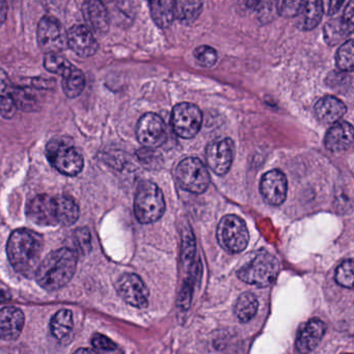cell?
<instances>
[{
  "label": "cell",
  "mask_w": 354,
  "mask_h": 354,
  "mask_svg": "<svg viewBox=\"0 0 354 354\" xmlns=\"http://www.w3.org/2000/svg\"><path fill=\"white\" fill-rule=\"evenodd\" d=\"M304 5V1H279L277 3V12L283 17H297Z\"/></svg>",
  "instance_id": "obj_33"
},
{
  "label": "cell",
  "mask_w": 354,
  "mask_h": 354,
  "mask_svg": "<svg viewBox=\"0 0 354 354\" xmlns=\"http://www.w3.org/2000/svg\"><path fill=\"white\" fill-rule=\"evenodd\" d=\"M326 326L318 318L310 319L298 331L296 337V349L299 353L308 354L320 343Z\"/></svg>",
  "instance_id": "obj_16"
},
{
  "label": "cell",
  "mask_w": 354,
  "mask_h": 354,
  "mask_svg": "<svg viewBox=\"0 0 354 354\" xmlns=\"http://www.w3.org/2000/svg\"><path fill=\"white\" fill-rule=\"evenodd\" d=\"M78 252L73 248H63L50 252L37 270V283L47 291H55L67 285L77 268Z\"/></svg>",
  "instance_id": "obj_3"
},
{
  "label": "cell",
  "mask_w": 354,
  "mask_h": 354,
  "mask_svg": "<svg viewBox=\"0 0 354 354\" xmlns=\"http://www.w3.org/2000/svg\"><path fill=\"white\" fill-rule=\"evenodd\" d=\"M72 64L59 53H48L44 59V67L50 73L63 75Z\"/></svg>",
  "instance_id": "obj_30"
},
{
  "label": "cell",
  "mask_w": 354,
  "mask_h": 354,
  "mask_svg": "<svg viewBox=\"0 0 354 354\" xmlns=\"http://www.w3.org/2000/svg\"><path fill=\"white\" fill-rule=\"evenodd\" d=\"M202 9L203 3L201 1H175L176 20H180L186 24H192L198 17Z\"/></svg>",
  "instance_id": "obj_27"
},
{
  "label": "cell",
  "mask_w": 354,
  "mask_h": 354,
  "mask_svg": "<svg viewBox=\"0 0 354 354\" xmlns=\"http://www.w3.org/2000/svg\"><path fill=\"white\" fill-rule=\"evenodd\" d=\"M14 88L15 86L12 84L7 72L0 68V98L11 96Z\"/></svg>",
  "instance_id": "obj_38"
},
{
  "label": "cell",
  "mask_w": 354,
  "mask_h": 354,
  "mask_svg": "<svg viewBox=\"0 0 354 354\" xmlns=\"http://www.w3.org/2000/svg\"><path fill=\"white\" fill-rule=\"evenodd\" d=\"M353 127L348 122H337L333 124L326 136L325 147L333 153L343 152L352 146L353 142Z\"/></svg>",
  "instance_id": "obj_18"
},
{
  "label": "cell",
  "mask_w": 354,
  "mask_h": 354,
  "mask_svg": "<svg viewBox=\"0 0 354 354\" xmlns=\"http://www.w3.org/2000/svg\"><path fill=\"white\" fill-rule=\"evenodd\" d=\"M38 44L46 55L59 53L68 47L67 32L55 17H43L38 26Z\"/></svg>",
  "instance_id": "obj_10"
},
{
  "label": "cell",
  "mask_w": 354,
  "mask_h": 354,
  "mask_svg": "<svg viewBox=\"0 0 354 354\" xmlns=\"http://www.w3.org/2000/svg\"><path fill=\"white\" fill-rule=\"evenodd\" d=\"M18 109L16 106L15 101L11 96L1 98L0 101V113L6 119H12L17 113Z\"/></svg>",
  "instance_id": "obj_37"
},
{
  "label": "cell",
  "mask_w": 354,
  "mask_h": 354,
  "mask_svg": "<svg viewBox=\"0 0 354 354\" xmlns=\"http://www.w3.org/2000/svg\"><path fill=\"white\" fill-rule=\"evenodd\" d=\"M151 15L155 24L161 28H167L176 20L175 1L171 0H157L151 1Z\"/></svg>",
  "instance_id": "obj_22"
},
{
  "label": "cell",
  "mask_w": 354,
  "mask_h": 354,
  "mask_svg": "<svg viewBox=\"0 0 354 354\" xmlns=\"http://www.w3.org/2000/svg\"><path fill=\"white\" fill-rule=\"evenodd\" d=\"M62 88L68 98L73 99L80 96L84 92L86 86V77L82 70L77 69L73 65L62 75Z\"/></svg>",
  "instance_id": "obj_23"
},
{
  "label": "cell",
  "mask_w": 354,
  "mask_h": 354,
  "mask_svg": "<svg viewBox=\"0 0 354 354\" xmlns=\"http://www.w3.org/2000/svg\"><path fill=\"white\" fill-rule=\"evenodd\" d=\"M8 16V3L6 1H0V26L5 24Z\"/></svg>",
  "instance_id": "obj_40"
},
{
  "label": "cell",
  "mask_w": 354,
  "mask_h": 354,
  "mask_svg": "<svg viewBox=\"0 0 354 354\" xmlns=\"http://www.w3.org/2000/svg\"><path fill=\"white\" fill-rule=\"evenodd\" d=\"M322 3L323 11L327 15H333V14L337 13L341 9L342 6L344 5L343 1H326V3Z\"/></svg>",
  "instance_id": "obj_39"
},
{
  "label": "cell",
  "mask_w": 354,
  "mask_h": 354,
  "mask_svg": "<svg viewBox=\"0 0 354 354\" xmlns=\"http://www.w3.org/2000/svg\"><path fill=\"white\" fill-rule=\"evenodd\" d=\"M74 241L77 244L78 250L86 252L91 250V234L88 230L80 227L74 232Z\"/></svg>",
  "instance_id": "obj_35"
},
{
  "label": "cell",
  "mask_w": 354,
  "mask_h": 354,
  "mask_svg": "<svg viewBox=\"0 0 354 354\" xmlns=\"http://www.w3.org/2000/svg\"><path fill=\"white\" fill-rule=\"evenodd\" d=\"M82 13L88 24L86 28L91 32H105L109 30V12L100 1H86L82 6Z\"/></svg>",
  "instance_id": "obj_19"
},
{
  "label": "cell",
  "mask_w": 354,
  "mask_h": 354,
  "mask_svg": "<svg viewBox=\"0 0 354 354\" xmlns=\"http://www.w3.org/2000/svg\"><path fill=\"white\" fill-rule=\"evenodd\" d=\"M136 136L138 142L146 149L159 148L167 142V133L165 122L155 113H149L142 115L136 126Z\"/></svg>",
  "instance_id": "obj_11"
},
{
  "label": "cell",
  "mask_w": 354,
  "mask_h": 354,
  "mask_svg": "<svg viewBox=\"0 0 354 354\" xmlns=\"http://www.w3.org/2000/svg\"><path fill=\"white\" fill-rule=\"evenodd\" d=\"M261 194L265 202L279 206L287 198L288 182L285 174L279 169L267 171L260 183Z\"/></svg>",
  "instance_id": "obj_14"
},
{
  "label": "cell",
  "mask_w": 354,
  "mask_h": 354,
  "mask_svg": "<svg viewBox=\"0 0 354 354\" xmlns=\"http://www.w3.org/2000/svg\"><path fill=\"white\" fill-rule=\"evenodd\" d=\"M165 201L160 188L151 181L138 185L134 200V213L140 223L148 225L160 219L165 214Z\"/></svg>",
  "instance_id": "obj_6"
},
{
  "label": "cell",
  "mask_w": 354,
  "mask_h": 354,
  "mask_svg": "<svg viewBox=\"0 0 354 354\" xmlns=\"http://www.w3.org/2000/svg\"><path fill=\"white\" fill-rule=\"evenodd\" d=\"M68 47L82 57H93L98 50V42L86 26H74L67 32Z\"/></svg>",
  "instance_id": "obj_15"
},
{
  "label": "cell",
  "mask_w": 354,
  "mask_h": 354,
  "mask_svg": "<svg viewBox=\"0 0 354 354\" xmlns=\"http://www.w3.org/2000/svg\"><path fill=\"white\" fill-rule=\"evenodd\" d=\"M335 281L342 287H353V262L351 259L344 261L335 271Z\"/></svg>",
  "instance_id": "obj_31"
},
{
  "label": "cell",
  "mask_w": 354,
  "mask_h": 354,
  "mask_svg": "<svg viewBox=\"0 0 354 354\" xmlns=\"http://www.w3.org/2000/svg\"><path fill=\"white\" fill-rule=\"evenodd\" d=\"M73 325V315L71 310H61L51 319L50 330L53 337L57 339H63L71 333Z\"/></svg>",
  "instance_id": "obj_26"
},
{
  "label": "cell",
  "mask_w": 354,
  "mask_h": 354,
  "mask_svg": "<svg viewBox=\"0 0 354 354\" xmlns=\"http://www.w3.org/2000/svg\"><path fill=\"white\" fill-rule=\"evenodd\" d=\"M42 250V236L32 230H16L8 241L10 263L24 277H35L41 263Z\"/></svg>",
  "instance_id": "obj_2"
},
{
  "label": "cell",
  "mask_w": 354,
  "mask_h": 354,
  "mask_svg": "<svg viewBox=\"0 0 354 354\" xmlns=\"http://www.w3.org/2000/svg\"><path fill=\"white\" fill-rule=\"evenodd\" d=\"M346 113V106L341 100L333 96H325L315 105V113L322 123L335 124Z\"/></svg>",
  "instance_id": "obj_20"
},
{
  "label": "cell",
  "mask_w": 354,
  "mask_h": 354,
  "mask_svg": "<svg viewBox=\"0 0 354 354\" xmlns=\"http://www.w3.org/2000/svg\"><path fill=\"white\" fill-rule=\"evenodd\" d=\"M335 203L339 209L347 210L348 208H351V189L348 190L347 185L337 188V192H335Z\"/></svg>",
  "instance_id": "obj_34"
},
{
  "label": "cell",
  "mask_w": 354,
  "mask_h": 354,
  "mask_svg": "<svg viewBox=\"0 0 354 354\" xmlns=\"http://www.w3.org/2000/svg\"><path fill=\"white\" fill-rule=\"evenodd\" d=\"M117 291L124 301L138 308L148 306L149 290L144 281L134 273H125L117 283Z\"/></svg>",
  "instance_id": "obj_12"
},
{
  "label": "cell",
  "mask_w": 354,
  "mask_h": 354,
  "mask_svg": "<svg viewBox=\"0 0 354 354\" xmlns=\"http://www.w3.org/2000/svg\"><path fill=\"white\" fill-rule=\"evenodd\" d=\"M46 155L51 165L65 176L74 177L84 169V157L71 138L57 136L47 145Z\"/></svg>",
  "instance_id": "obj_5"
},
{
  "label": "cell",
  "mask_w": 354,
  "mask_h": 354,
  "mask_svg": "<svg viewBox=\"0 0 354 354\" xmlns=\"http://www.w3.org/2000/svg\"><path fill=\"white\" fill-rule=\"evenodd\" d=\"M344 354H352V353H344Z\"/></svg>",
  "instance_id": "obj_42"
},
{
  "label": "cell",
  "mask_w": 354,
  "mask_h": 354,
  "mask_svg": "<svg viewBox=\"0 0 354 354\" xmlns=\"http://www.w3.org/2000/svg\"><path fill=\"white\" fill-rule=\"evenodd\" d=\"M353 32V24L344 19L343 17L333 19L327 22L324 26V39L327 44H339L343 41H347V38L352 36Z\"/></svg>",
  "instance_id": "obj_21"
},
{
  "label": "cell",
  "mask_w": 354,
  "mask_h": 354,
  "mask_svg": "<svg viewBox=\"0 0 354 354\" xmlns=\"http://www.w3.org/2000/svg\"><path fill=\"white\" fill-rule=\"evenodd\" d=\"M233 158L234 144L230 138L213 140L207 147V163L216 175L225 176L231 169Z\"/></svg>",
  "instance_id": "obj_13"
},
{
  "label": "cell",
  "mask_w": 354,
  "mask_h": 354,
  "mask_svg": "<svg viewBox=\"0 0 354 354\" xmlns=\"http://www.w3.org/2000/svg\"><path fill=\"white\" fill-rule=\"evenodd\" d=\"M219 245L232 254L243 252L250 241V234L243 219L237 215H225L217 227Z\"/></svg>",
  "instance_id": "obj_7"
},
{
  "label": "cell",
  "mask_w": 354,
  "mask_h": 354,
  "mask_svg": "<svg viewBox=\"0 0 354 354\" xmlns=\"http://www.w3.org/2000/svg\"><path fill=\"white\" fill-rule=\"evenodd\" d=\"M279 273L277 259L266 250L252 252L238 268L237 277L250 285L258 287L270 286Z\"/></svg>",
  "instance_id": "obj_4"
},
{
  "label": "cell",
  "mask_w": 354,
  "mask_h": 354,
  "mask_svg": "<svg viewBox=\"0 0 354 354\" xmlns=\"http://www.w3.org/2000/svg\"><path fill=\"white\" fill-rule=\"evenodd\" d=\"M171 123L174 131L180 138H194L202 127V111L192 103H180L174 107Z\"/></svg>",
  "instance_id": "obj_9"
},
{
  "label": "cell",
  "mask_w": 354,
  "mask_h": 354,
  "mask_svg": "<svg viewBox=\"0 0 354 354\" xmlns=\"http://www.w3.org/2000/svg\"><path fill=\"white\" fill-rule=\"evenodd\" d=\"M322 3L320 1H306L297 16V26L301 30L316 28L322 19Z\"/></svg>",
  "instance_id": "obj_24"
},
{
  "label": "cell",
  "mask_w": 354,
  "mask_h": 354,
  "mask_svg": "<svg viewBox=\"0 0 354 354\" xmlns=\"http://www.w3.org/2000/svg\"><path fill=\"white\" fill-rule=\"evenodd\" d=\"M259 302L252 292L241 294L234 306V313L241 322L252 320L258 312Z\"/></svg>",
  "instance_id": "obj_25"
},
{
  "label": "cell",
  "mask_w": 354,
  "mask_h": 354,
  "mask_svg": "<svg viewBox=\"0 0 354 354\" xmlns=\"http://www.w3.org/2000/svg\"><path fill=\"white\" fill-rule=\"evenodd\" d=\"M92 343L95 348L103 350V351H113L117 349V344L115 342L111 341L106 335H100V333H97L93 337Z\"/></svg>",
  "instance_id": "obj_36"
},
{
  "label": "cell",
  "mask_w": 354,
  "mask_h": 354,
  "mask_svg": "<svg viewBox=\"0 0 354 354\" xmlns=\"http://www.w3.org/2000/svg\"><path fill=\"white\" fill-rule=\"evenodd\" d=\"M353 41H346L339 47L335 55L337 67L343 72H351L354 67Z\"/></svg>",
  "instance_id": "obj_28"
},
{
  "label": "cell",
  "mask_w": 354,
  "mask_h": 354,
  "mask_svg": "<svg viewBox=\"0 0 354 354\" xmlns=\"http://www.w3.org/2000/svg\"><path fill=\"white\" fill-rule=\"evenodd\" d=\"M24 314L15 306H6L0 310V339L13 341L18 339L24 330Z\"/></svg>",
  "instance_id": "obj_17"
},
{
  "label": "cell",
  "mask_w": 354,
  "mask_h": 354,
  "mask_svg": "<svg viewBox=\"0 0 354 354\" xmlns=\"http://www.w3.org/2000/svg\"><path fill=\"white\" fill-rule=\"evenodd\" d=\"M194 59L203 67L210 68L216 64L217 53L214 48L209 46H200L194 50Z\"/></svg>",
  "instance_id": "obj_32"
},
{
  "label": "cell",
  "mask_w": 354,
  "mask_h": 354,
  "mask_svg": "<svg viewBox=\"0 0 354 354\" xmlns=\"http://www.w3.org/2000/svg\"><path fill=\"white\" fill-rule=\"evenodd\" d=\"M74 354H96L94 351H92L91 349H88V348H80Z\"/></svg>",
  "instance_id": "obj_41"
},
{
  "label": "cell",
  "mask_w": 354,
  "mask_h": 354,
  "mask_svg": "<svg viewBox=\"0 0 354 354\" xmlns=\"http://www.w3.org/2000/svg\"><path fill=\"white\" fill-rule=\"evenodd\" d=\"M176 178L182 189L194 194L206 192L210 175L202 160L194 157L183 159L178 165Z\"/></svg>",
  "instance_id": "obj_8"
},
{
  "label": "cell",
  "mask_w": 354,
  "mask_h": 354,
  "mask_svg": "<svg viewBox=\"0 0 354 354\" xmlns=\"http://www.w3.org/2000/svg\"><path fill=\"white\" fill-rule=\"evenodd\" d=\"M11 97L15 101L18 109H22L24 111H35L37 100L28 88L15 86Z\"/></svg>",
  "instance_id": "obj_29"
},
{
  "label": "cell",
  "mask_w": 354,
  "mask_h": 354,
  "mask_svg": "<svg viewBox=\"0 0 354 354\" xmlns=\"http://www.w3.org/2000/svg\"><path fill=\"white\" fill-rule=\"evenodd\" d=\"M80 207L69 196L39 194L26 205L28 218L41 227H69L80 218Z\"/></svg>",
  "instance_id": "obj_1"
}]
</instances>
